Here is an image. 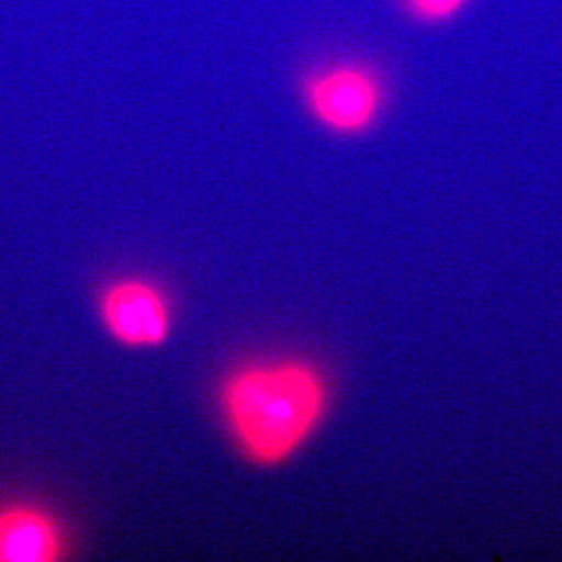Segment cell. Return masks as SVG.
<instances>
[{"label": "cell", "mask_w": 562, "mask_h": 562, "mask_svg": "<svg viewBox=\"0 0 562 562\" xmlns=\"http://www.w3.org/2000/svg\"><path fill=\"white\" fill-rule=\"evenodd\" d=\"M223 400L244 451L259 463H277L312 432L325 407V389L305 364L278 363L238 372Z\"/></svg>", "instance_id": "6da1fadb"}, {"label": "cell", "mask_w": 562, "mask_h": 562, "mask_svg": "<svg viewBox=\"0 0 562 562\" xmlns=\"http://www.w3.org/2000/svg\"><path fill=\"white\" fill-rule=\"evenodd\" d=\"M304 93L316 121L339 135L367 131L375 122L383 98L376 77L351 65L312 76Z\"/></svg>", "instance_id": "7a4b0ae2"}, {"label": "cell", "mask_w": 562, "mask_h": 562, "mask_svg": "<svg viewBox=\"0 0 562 562\" xmlns=\"http://www.w3.org/2000/svg\"><path fill=\"white\" fill-rule=\"evenodd\" d=\"M65 552L58 524L31 504L0 507V562H53Z\"/></svg>", "instance_id": "277c9868"}, {"label": "cell", "mask_w": 562, "mask_h": 562, "mask_svg": "<svg viewBox=\"0 0 562 562\" xmlns=\"http://www.w3.org/2000/svg\"><path fill=\"white\" fill-rule=\"evenodd\" d=\"M467 0H409L412 9L418 16L430 21L447 19Z\"/></svg>", "instance_id": "5b68a950"}, {"label": "cell", "mask_w": 562, "mask_h": 562, "mask_svg": "<svg viewBox=\"0 0 562 562\" xmlns=\"http://www.w3.org/2000/svg\"><path fill=\"white\" fill-rule=\"evenodd\" d=\"M105 329L126 347H154L166 340L170 316L159 291L145 281L123 280L104 291Z\"/></svg>", "instance_id": "3957f363"}]
</instances>
